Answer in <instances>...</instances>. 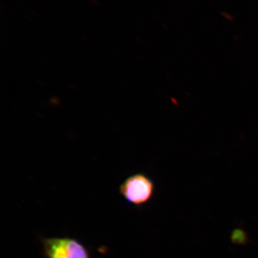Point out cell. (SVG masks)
<instances>
[{"label": "cell", "mask_w": 258, "mask_h": 258, "mask_svg": "<svg viewBox=\"0 0 258 258\" xmlns=\"http://www.w3.org/2000/svg\"><path fill=\"white\" fill-rule=\"evenodd\" d=\"M154 181L142 173L131 175L119 186L120 195L125 201L135 206H142L152 198L154 194Z\"/></svg>", "instance_id": "6da1fadb"}, {"label": "cell", "mask_w": 258, "mask_h": 258, "mask_svg": "<svg viewBox=\"0 0 258 258\" xmlns=\"http://www.w3.org/2000/svg\"><path fill=\"white\" fill-rule=\"evenodd\" d=\"M45 258H91L87 248L71 237L42 238Z\"/></svg>", "instance_id": "7a4b0ae2"}]
</instances>
